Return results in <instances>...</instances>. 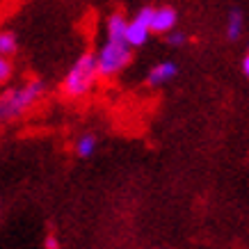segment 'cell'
<instances>
[{
    "label": "cell",
    "mask_w": 249,
    "mask_h": 249,
    "mask_svg": "<svg viewBox=\"0 0 249 249\" xmlns=\"http://www.w3.org/2000/svg\"><path fill=\"white\" fill-rule=\"evenodd\" d=\"M44 91L46 85L41 80H30V83L2 91L0 94V124L18 119L21 114H25L32 106H37L39 98L44 96Z\"/></svg>",
    "instance_id": "cell-1"
},
{
    "label": "cell",
    "mask_w": 249,
    "mask_h": 249,
    "mask_svg": "<svg viewBox=\"0 0 249 249\" xmlns=\"http://www.w3.org/2000/svg\"><path fill=\"white\" fill-rule=\"evenodd\" d=\"M98 80L96 55L85 53L76 60V64L69 69V73L62 80V91L69 98H83L87 96Z\"/></svg>",
    "instance_id": "cell-2"
},
{
    "label": "cell",
    "mask_w": 249,
    "mask_h": 249,
    "mask_svg": "<svg viewBox=\"0 0 249 249\" xmlns=\"http://www.w3.org/2000/svg\"><path fill=\"white\" fill-rule=\"evenodd\" d=\"M130 62V46L126 41H114L107 39L106 46L96 55V69L98 78H112L117 76L121 69H126Z\"/></svg>",
    "instance_id": "cell-3"
},
{
    "label": "cell",
    "mask_w": 249,
    "mask_h": 249,
    "mask_svg": "<svg viewBox=\"0 0 249 249\" xmlns=\"http://www.w3.org/2000/svg\"><path fill=\"white\" fill-rule=\"evenodd\" d=\"M151 14H153V7H144L137 12V16L133 21H128V25H126V44L130 48L146 44V39L151 35Z\"/></svg>",
    "instance_id": "cell-4"
},
{
    "label": "cell",
    "mask_w": 249,
    "mask_h": 249,
    "mask_svg": "<svg viewBox=\"0 0 249 249\" xmlns=\"http://www.w3.org/2000/svg\"><path fill=\"white\" fill-rule=\"evenodd\" d=\"M176 21H178L176 9H172V7H158V9H153V14H151V32L167 35V32L174 30Z\"/></svg>",
    "instance_id": "cell-5"
},
{
    "label": "cell",
    "mask_w": 249,
    "mask_h": 249,
    "mask_svg": "<svg viewBox=\"0 0 249 249\" xmlns=\"http://www.w3.org/2000/svg\"><path fill=\"white\" fill-rule=\"evenodd\" d=\"M176 73H178V69H176L174 62H160V64H156V67L149 71L146 83L151 85V87H162V85L169 83Z\"/></svg>",
    "instance_id": "cell-6"
},
{
    "label": "cell",
    "mask_w": 249,
    "mask_h": 249,
    "mask_svg": "<svg viewBox=\"0 0 249 249\" xmlns=\"http://www.w3.org/2000/svg\"><path fill=\"white\" fill-rule=\"evenodd\" d=\"M126 25L128 21L121 14H112L107 18V39H114V41H126Z\"/></svg>",
    "instance_id": "cell-7"
},
{
    "label": "cell",
    "mask_w": 249,
    "mask_h": 249,
    "mask_svg": "<svg viewBox=\"0 0 249 249\" xmlns=\"http://www.w3.org/2000/svg\"><path fill=\"white\" fill-rule=\"evenodd\" d=\"M18 51V41H16V35L9 30H0V55L5 57H12V55Z\"/></svg>",
    "instance_id": "cell-8"
},
{
    "label": "cell",
    "mask_w": 249,
    "mask_h": 249,
    "mask_svg": "<svg viewBox=\"0 0 249 249\" xmlns=\"http://www.w3.org/2000/svg\"><path fill=\"white\" fill-rule=\"evenodd\" d=\"M94 151H96V137L91 135V133L83 135L76 142V156L78 158H89V156H94Z\"/></svg>",
    "instance_id": "cell-9"
},
{
    "label": "cell",
    "mask_w": 249,
    "mask_h": 249,
    "mask_svg": "<svg viewBox=\"0 0 249 249\" xmlns=\"http://www.w3.org/2000/svg\"><path fill=\"white\" fill-rule=\"evenodd\" d=\"M242 35V14L240 12H231L227 23V37L229 39H238Z\"/></svg>",
    "instance_id": "cell-10"
},
{
    "label": "cell",
    "mask_w": 249,
    "mask_h": 249,
    "mask_svg": "<svg viewBox=\"0 0 249 249\" xmlns=\"http://www.w3.org/2000/svg\"><path fill=\"white\" fill-rule=\"evenodd\" d=\"M9 76H12V62H9V57L0 55V85L7 83Z\"/></svg>",
    "instance_id": "cell-11"
},
{
    "label": "cell",
    "mask_w": 249,
    "mask_h": 249,
    "mask_svg": "<svg viewBox=\"0 0 249 249\" xmlns=\"http://www.w3.org/2000/svg\"><path fill=\"white\" fill-rule=\"evenodd\" d=\"M169 37H167V44L169 46H183L185 41H188V37L183 35V32H167Z\"/></svg>",
    "instance_id": "cell-12"
},
{
    "label": "cell",
    "mask_w": 249,
    "mask_h": 249,
    "mask_svg": "<svg viewBox=\"0 0 249 249\" xmlns=\"http://www.w3.org/2000/svg\"><path fill=\"white\" fill-rule=\"evenodd\" d=\"M46 249H60V245H57V238H55V235H48V238H46Z\"/></svg>",
    "instance_id": "cell-13"
},
{
    "label": "cell",
    "mask_w": 249,
    "mask_h": 249,
    "mask_svg": "<svg viewBox=\"0 0 249 249\" xmlns=\"http://www.w3.org/2000/svg\"><path fill=\"white\" fill-rule=\"evenodd\" d=\"M242 69H245V73H247V78H249V55L245 57V62H242Z\"/></svg>",
    "instance_id": "cell-14"
}]
</instances>
